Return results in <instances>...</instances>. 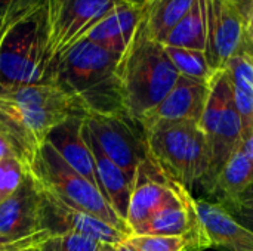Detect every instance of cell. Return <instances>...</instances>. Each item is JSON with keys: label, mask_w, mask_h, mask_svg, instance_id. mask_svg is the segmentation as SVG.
<instances>
[{"label": "cell", "mask_w": 253, "mask_h": 251, "mask_svg": "<svg viewBox=\"0 0 253 251\" xmlns=\"http://www.w3.org/2000/svg\"><path fill=\"white\" fill-rule=\"evenodd\" d=\"M70 117H87L80 104L52 83L0 89V136L27 170L50 130Z\"/></svg>", "instance_id": "1"}, {"label": "cell", "mask_w": 253, "mask_h": 251, "mask_svg": "<svg viewBox=\"0 0 253 251\" xmlns=\"http://www.w3.org/2000/svg\"><path fill=\"white\" fill-rule=\"evenodd\" d=\"M120 58L86 38L52 62L47 83L74 98L87 115H127L117 72Z\"/></svg>", "instance_id": "2"}, {"label": "cell", "mask_w": 253, "mask_h": 251, "mask_svg": "<svg viewBox=\"0 0 253 251\" xmlns=\"http://www.w3.org/2000/svg\"><path fill=\"white\" fill-rule=\"evenodd\" d=\"M127 115L141 121L173 89L179 72L144 18L117 65Z\"/></svg>", "instance_id": "3"}, {"label": "cell", "mask_w": 253, "mask_h": 251, "mask_svg": "<svg viewBox=\"0 0 253 251\" xmlns=\"http://www.w3.org/2000/svg\"><path fill=\"white\" fill-rule=\"evenodd\" d=\"M50 65L47 0L7 31L0 47V89L47 83Z\"/></svg>", "instance_id": "4"}, {"label": "cell", "mask_w": 253, "mask_h": 251, "mask_svg": "<svg viewBox=\"0 0 253 251\" xmlns=\"http://www.w3.org/2000/svg\"><path fill=\"white\" fill-rule=\"evenodd\" d=\"M150 161L170 182L191 192L209 167V146L197 123L160 121L144 129Z\"/></svg>", "instance_id": "5"}, {"label": "cell", "mask_w": 253, "mask_h": 251, "mask_svg": "<svg viewBox=\"0 0 253 251\" xmlns=\"http://www.w3.org/2000/svg\"><path fill=\"white\" fill-rule=\"evenodd\" d=\"M199 126L209 146V167L200 185L209 194L221 170L242 142V118L234 102L233 83L225 68L215 71L209 80V93Z\"/></svg>", "instance_id": "6"}, {"label": "cell", "mask_w": 253, "mask_h": 251, "mask_svg": "<svg viewBox=\"0 0 253 251\" xmlns=\"http://www.w3.org/2000/svg\"><path fill=\"white\" fill-rule=\"evenodd\" d=\"M30 172L67 204L102 219L125 234L132 235L127 223L117 216L99 189L70 167L47 141L42 146Z\"/></svg>", "instance_id": "7"}, {"label": "cell", "mask_w": 253, "mask_h": 251, "mask_svg": "<svg viewBox=\"0 0 253 251\" xmlns=\"http://www.w3.org/2000/svg\"><path fill=\"white\" fill-rule=\"evenodd\" d=\"M86 126L104 154L125 172L133 188L138 167L148 160L142 126L129 115H87Z\"/></svg>", "instance_id": "8"}, {"label": "cell", "mask_w": 253, "mask_h": 251, "mask_svg": "<svg viewBox=\"0 0 253 251\" xmlns=\"http://www.w3.org/2000/svg\"><path fill=\"white\" fill-rule=\"evenodd\" d=\"M122 1L126 0H49L52 62L77 43Z\"/></svg>", "instance_id": "9"}, {"label": "cell", "mask_w": 253, "mask_h": 251, "mask_svg": "<svg viewBox=\"0 0 253 251\" xmlns=\"http://www.w3.org/2000/svg\"><path fill=\"white\" fill-rule=\"evenodd\" d=\"M206 59L213 71L225 68L248 40L246 16L236 0H205Z\"/></svg>", "instance_id": "10"}, {"label": "cell", "mask_w": 253, "mask_h": 251, "mask_svg": "<svg viewBox=\"0 0 253 251\" xmlns=\"http://www.w3.org/2000/svg\"><path fill=\"white\" fill-rule=\"evenodd\" d=\"M39 180V179H37ZM40 182V180H39ZM42 188V229L50 235L79 232L89 235L101 243L117 246L126 241L130 235L111 226L110 223L98 219L83 210L67 204L52 189L40 182Z\"/></svg>", "instance_id": "11"}, {"label": "cell", "mask_w": 253, "mask_h": 251, "mask_svg": "<svg viewBox=\"0 0 253 251\" xmlns=\"http://www.w3.org/2000/svg\"><path fill=\"white\" fill-rule=\"evenodd\" d=\"M182 185L168 180L160 170L145 160L136 170L126 223L133 234L160 210L179 201Z\"/></svg>", "instance_id": "12"}, {"label": "cell", "mask_w": 253, "mask_h": 251, "mask_svg": "<svg viewBox=\"0 0 253 251\" xmlns=\"http://www.w3.org/2000/svg\"><path fill=\"white\" fill-rule=\"evenodd\" d=\"M42 229V188L37 178L27 172L13 195L0 203V238L15 241Z\"/></svg>", "instance_id": "13"}, {"label": "cell", "mask_w": 253, "mask_h": 251, "mask_svg": "<svg viewBox=\"0 0 253 251\" xmlns=\"http://www.w3.org/2000/svg\"><path fill=\"white\" fill-rule=\"evenodd\" d=\"M208 93L209 81L179 75L168 96L154 109H151L139 121V124L142 129L160 121H190L199 124L206 105Z\"/></svg>", "instance_id": "14"}, {"label": "cell", "mask_w": 253, "mask_h": 251, "mask_svg": "<svg viewBox=\"0 0 253 251\" xmlns=\"http://www.w3.org/2000/svg\"><path fill=\"white\" fill-rule=\"evenodd\" d=\"M84 124L86 117H70L55 126L47 135L46 141L70 167H73L77 173H80L99 189L95 161L84 139Z\"/></svg>", "instance_id": "15"}, {"label": "cell", "mask_w": 253, "mask_h": 251, "mask_svg": "<svg viewBox=\"0 0 253 251\" xmlns=\"http://www.w3.org/2000/svg\"><path fill=\"white\" fill-rule=\"evenodd\" d=\"M84 139L87 142V146L95 161V172H96L99 191L107 200V203L111 206V209L117 213V216L126 222L130 194H132V183L125 175V172L104 154L95 136L92 135V132L87 129L86 124H84Z\"/></svg>", "instance_id": "16"}, {"label": "cell", "mask_w": 253, "mask_h": 251, "mask_svg": "<svg viewBox=\"0 0 253 251\" xmlns=\"http://www.w3.org/2000/svg\"><path fill=\"white\" fill-rule=\"evenodd\" d=\"M142 13L144 7L122 1L90 31L87 40L122 56L142 19Z\"/></svg>", "instance_id": "17"}, {"label": "cell", "mask_w": 253, "mask_h": 251, "mask_svg": "<svg viewBox=\"0 0 253 251\" xmlns=\"http://www.w3.org/2000/svg\"><path fill=\"white\" fill-rule=\"evenodd\" d=\"M200 219L213 247L230 251H253V232L234 220L222 207L209 200H196Z\"/></svg>", "instance_id": "18"}, {"label": "cell", "mask_w": 253, "mask_h": 251, "mask_svg": "<svg viewBox=\"0 0 253 251\" xmlns=\"http://www.w3.org/2000/svg\"><path fill=\"white\" fill-rule=\"evenodd\" d=\"M252 182L253 163L239 146L221 170L209 195L216 200V204H222L240 197L252 185Z\"/></svg>", "instance_id": "19"}, {"label": "cell", "mask_w": 253, "mask_h": 251, "mask_svg": "<svg viewBox=\"0 0 253 251\" xmlns=\"http://www.w3.org/2000/svg\"><path fill=\"white\" fill-rule=\"evenodd\" d=\"M197 0H150L144 6L142 18L157 41H163L168 33L190 12Z\"/></svg>", "instance_id": "20"}, {"label": "cell", "mask_w": 253, "mask_h": 251, "mask_svg": "<svg viewBox=\"0 0 253 251\" xmlns=\"http://www.w3.org/2000/svg\"><path fill=\"white\" fill-rule=\"evenodd\" d=\"M163 46L181 49H206V18L205 0H197L190 12L168 33L162 41Z\"/></svg>", "instance_id": "21"}, {"label": "cell", "mask_w": 253, "mask_h": 251, "mask_svg": "<svg viewBox=\"0 0 253 251\" xmlns=\"http://www.w3.org/2000/svg\"><path fill=\"white\" fill-rule=\"evenodd\" d=\"M165 49L172 64L175 65L176 71L179 72V75H185L188 78H194L200 81H209L215 74L203 50L169 47V46H165Z\"/></svg>", "instance_id": "22"}, {"label": "cell", "mask_w": 253, "mask_h": 251, "mask_svg": "<svg viewBox=\"0 0 253 251\" xmlns=\"http://www.w3.org/2000/svg\"><path fill=\"white\" fill-rule=\"evenodd\" d=\"M99 246L101 241L89 235H83L79 232H65L50 235L37 247V251H96Z\"/></svg>", "instance_id": "23"}, {"label": "cell", "mask_w": 253, "mask_h": 251, "mask_svg": "<svg viewBox=\"0 0 253 251\" xmlns=\"http://www.w3.org/2000/svg\"><path fill=\"white\" fill-rule=\"evenodd\" d=\"M27 172L30 170L13 157L0 160V203L16 192Z\"/></svg>", "instance_id": "24"}, {"label": "cell", "mask_w": 253, "mask_h": 251, "mask_svg": "<svg viewBox=\"0 0 253 251\" xmlns=\"http://www.w3.org/2000/svg\"><path fill=\"white\" fill-rule=\"evenodd\" d=\"M127 241L136 251H185L182 237L130 235Z\"/></svg>", "instance_id": "25"}, {"label": "cell", "mask_w": 253, "mask_h": 251, "mask_svg": "<svg viewBox=\"0 0 253 251\" xmlns=\"http://www.w3.org/2000/svg\"><path fill=\"white\" fill-rule=\"evenodd\" d=\"M218 206L222 207L242 226L253 232V189L251 186L240 197Z\"/></svg>", "instance_id": "26"}, {"label": "cell", "mask_w": 253, "mask_h": 251, "mask_svg": "<svg viewBox=\"0 0 253 251\" xmlns=\"http://www.w3.org/2000/svg\"><path fill=\"white\" fill-rule=\"evenodd\" d=\"M46 1L47 0H0V19L19 21Z\"/></svg>", "instance_id": "27"}, {"label": "cell", "mask_w": 253, "mask_h": 251, "mask_svg": "<svg viewBox=\"0 0 253 251\" xmlns=\"http://www.w3.org/2000/svg\"><path fill=\"white\" fill-rule=\"evenodd\" d=\"M234 102L242 118V126L253 127V84H236L233 83Z\"/></svg>", "instance_id": "28"}, {"label": "cell", "mask_w": 253, "mask_h": 251, "mask_svg": "<svg viewBox=\"0 0 253 251\" xmlns=\"http://www.w3.org/2000/svg\"><path fill=\"white\" fill-rule=\"evenodd\" d=\"M240 149L245 152V155L253 163V127L252 126H245L242 129V142H240Z\"/></svg>", "instance_id": "29"}, {"label": "cell", "mask_w": 253, "mask_h": 251, "mask_svg": "<svg viewBox=\"0 0 253 251\" xmlns=\"http://www.w3.org/2000/svg\"><path fill=\"white\" fill-rule=\"evenodd\" d=\"M15 22H18V21H3V19H0V47H1V43H3V40H4V37H6V34H7V31L10 30V27H12Z\"/></svg>", "instance_id": "30"}, {"label": "cell", "mask_w": 253, "mask_h": 251, "mask_svg": "<svg viewBox=\"0 0 253 251\" xmlns=\"http://www.w3.org/2000/svg\"><path fill=\"white\" fill-rule=\"evenodd\" d=\"M9 157H13L12 155V151L9 148V145L3 141V138L0 136V160H4V158H9Z\"/></svg>", "instance_id": "31"}, {"label": "cell", "mask_w": 253, "mask_h": 251, "mask_svg": "<svg viewBox=\"0 0 253 251\" xmlns=\"http://www.w3.org/2000/svg\"><path fill=\"white\" fill-rule=\"evenodd\" d=\"M116 249L117 251H136L130 244H129V241L126 240V241H123V243H120V244H117L116 246Z\"/></svg>", "instance_id": "32"}, {"label": "cell", "mask_w": 253, "mask_h": 251, "mask_svg": "<svg viewBox=\"0 0 253 251\" xmlns=\"http://www.w3.org/2000/svg\"><path fill=\"white\" fill-rule=\"evenodd\" d=\"M96 251H117L116 249V246H113V244H107V243H101V246H99V249Z\"/></svg>", "instance_id": "33"}, {"label": "cell", "mask_w": 253, "mask_h": 251, "mask_svg": "<svg viewBox=\"0 0 253 251\" xmlns=\"http://www.w3.org/2000/svg\"><path fill=\"white\" fill-rule=\"evenodd\" d=\"M129 3H132V4H136V6H139V7H144L150 0H127Z\"/></svg>", "instance_id": "34"}, {"label": "cell", "mask_w": 253, "mask_h": 251, "mask_svg": "<svg viewBox=\"0 0 253 251\" xmlns=\"http://www.w3.org/2000/svg\"><path fill=\"white\" fill-rule=\"evenodd\" d=\"M27 251H37V247H36V249H31V250H27Z\"/></svg>", "instance_id": "35"}, {"label": "cell", "mask_w": 253, "mask_h": 251, "mask_svg": "<svg viewBox=\"0 0 253 251\" xmlns=\"http://www.w3.org/2000/svg\"><path fill=\"white\" fill-rule=\"evenodd\" d=\"M3 241H6V240H3V238H0V243H3Z\"/></svg>", "instance_id": "36"}, {"label": "cell", "mask_w": 253, "mask_h": 251, "mask_svg": "<svg viewBox=\"0 0 253 251\" xmlns=\"http://www.w3.org/2000/svg\"><path fill=\"white\" fill-rule=\"evenodd\" d=\"M251 188H252V189H253V182H252V185H251Z\"/></svg>", "instance_id": "37"}, {"label": "cell", "mask_w": 253, "mask_h": 251, "mask_svg": "<svg viewBox=\"0 0 253 251\" xmlns=\"http://www.w3.org/2000/svg\"><path fill=\"white\" fill-rule=\"evenodd\" d=\"M237 1H243V0H237Z\"/></svg>", "instance_id": "38"}, {"label": "cell", "mask_w": 253, "mask_h": 251, "mask_svg": "<svg viewBox=\"0 0 253 251\" xmlns=\"http://www.w3.org/2000/svg\"><path fill=\"white\" fill-rule=\"evenodd\" d=\"M126 1H127V0H126Z\"/></svg>", "instance_id": "39"}]
</instances>
